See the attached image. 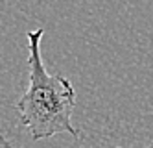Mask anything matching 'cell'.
<instances>
[{
  "label": "cell",
  "instance_id": "obj_1",
  "mask_svg": "<svg viewBox=\"0 0 153 148\" xmlns=\"http://www.w3.org/2000/svg\"><path fill=\"white\" fill-rule=\"evenodd\" d=\"M42 37V28L31 30L26 35L30 82L26 93L15 104V111L33 141L48 139L57 133H70L74 139H78L79 131L72 124L76 91L68 78L46 71L41 56Z\"/></svg>",
  "mask_w": 153,
  "mask_h": 148
},
{
  "label": "cell",
  "instance_id": "obj_2",
  "mask_svg": "<svg viewBox=\"0 0 153 148\" xmlns=\"http://www.w3.org/2000/svg\"><path fill=\"white\" fill-rule=\"evenodd\" d=\"M0 148H13V146H11V143H9L2 133H0Z\"/></svg>",
  "mask_w": 153,
  "mask_h": 148
},
{
  "label": "cell",
  "instance_id": "obj_3",
  "mask_svg": "<svg viewBox=\"0 0 153 148\" xmlns=\"http://www.w3.org/2000/svg\"><path fill=\"white\" fill-rule=\"evenodd\" d=\"M118 148H122V146H118ZM146 148H153V144H151V146H146Z\"/></svg>",
  "mask_w": 153,
  "mask_h": 148
}]
</instances>
